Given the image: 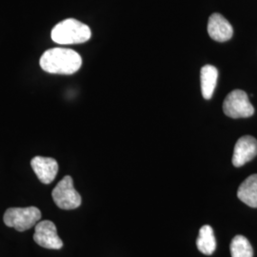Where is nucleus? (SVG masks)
Instances as JSON below:
<instances>
[{
    "mask_svg": "<svg viewBox=\"0 0 257 257\" xmlns=\"http://www.w3.org/2000/svg\"><path fill=\"white\" fill-rule=\"evenodd\" d=\"M39 65L49 74L69 75L76 73L81 68L82 58L72 49L52 48L41 55Z\"/></svg>",
    "mask_w": 257,
    "mask_h": 257,
    "instance_id": "obj_1",
    "label": "nucleus"
},
{
    "mask_svg": "<svg viewBox=\"0 0 257 257\" xmlns=\"http://www.w3.org/2000/svg\"><path fill=\"white\" fill-rule=\"evenodd\" d=\"M51 37L60 45L81 44L92 37V31L88 25L76 19H67L55 25Z\"/></svg>",
    "mask_w": 257,
    "mask_h": 257,
    "instance_id": "obj_2",
    "label": "nucleus"
},
{
    "mask_svg": "<svg viewBox=\"0 0 257 257\" xmlns=\"http://www.w3.org/2000/svg\"><path fill=\"white\" fill-rule=\"evenodd\" d=\"M41 218V212L37 207L10 208L5 211L3 220L6 226L19 231H25L34 227Z\"/></svg>",
    "mask_w": 257,
    "mask_h": 257,
    "instance_id": "obj_3",
    "label": "nucleus"
},
{
    "mask_svg": "<svg viewBox=\"0 0 257 257\" xmlns=\"http://www.w3.org/2000/svg\"><path fill=\"white\" fill-rule=\"evenodd\" d=\"M55 205L62 210H74L81 205V196L74 189L73 178L64 176L52 192Z\"/></svg>",
    "mask_w": 257,
    "mask_h": 257,
    "instance_id": "obj_4",
    "label": "nucleus"
},
{
    "mask_svg": "<svg viewBox=\"0 0 257 257\" xmlns=\"http://www.w3.org/2000/svg\"><path fill=\"white\" fill-rule=\"evenodd\" d=\"M223 110L230 118H246L254 113L248 94L242 90H234L227 95L223 103Z\"/></svg>",
    "mask_w": 257,
    "mask_h": 257,
    "instance_id": "obj_5",
    "label": "nucleus"
},
{
    "mask_svg": "<svg viewBox=\"0 0 257 257\" xmlns=\"http://www.w3.org/2000/svg\"><path fill=\"white\" fill-rule=\"evenodd\" d=\"M34 240L37 245L49 249H60L63 247V242L57 234L55 223L50 220L37 223Z\"/></svg>",
    "mask_w": 257,
    "mask_h": 257,
    "instance_id": "obj_6",
    "label": "nucleus"
},
{
    "mask_svg": "<svg viewBox=\"0 0 257 257\" xmlns=\"http://www.w3.org/2000/svg\"><path fill=\"white\" fill-rule=\"evenodd\" d=\"M257 156V140L250 136L239 138L234 146L232 164L234 167H242Z\"/></svg>",
    "mask_w": 257,
    "mask_h": 257,
    "instance_id": "obj_7",
    "label": "nucleus"
},
{
    "mask_svg": "<svg viewBox=\"0 0 257 257\" xmlns=\"http://www.w3.org/2000/svg\"><path fill=\"white\" fill-rule=\"evenodd\" d=\"M31 166L40 182L52 183L58 173V163L52 157L36 156L32 159Z\"/></svg>",
    "mask_w": 257,
    "mask_h": 257,
    "instance_id": "obj_8",
    "label": "nucleus"
},
{
    "mask_svg": "<svg viewBox=\"0 0 257 257\" xmlns=\"http://www.w3.org/2000/svg\"><path fill=\"white\" fill-rule=\"evenodd\" d=\"M208 33L211 39L225 42L230 40L233 35V29L230 22L220 14H213L208 22Z\"/></svg>",
    "mask_w": 257,
    "mask_h": 257,
    "instance_id": "obj_9",
    "label": "nucleus"
},
{
    "mask_svg": "<svg viewBox=\"0 0 257 257\" xmlns=\"http://www.w3.org/2000/svg\"><path fill=\"white\" fill-rule=\"evenodd\" d=\"M237 196L242 202L248 205V207L257 208V175L248 176L240 185Z\"/></svg>",
    "mask_w": 257,
    "mask_h": 257,
    "instance_id": "obj_10",
    "label": "nucleus"
},
{
    "mask_svg": "<svg viewBox=\"0 0 257 257\" xmlns=\"http://www.w3.org/2000/svg\"><path fill=\"white\" fill-rule=\"evenodd\" d=\"M201 91L205 99H211L216 87L218 71L212 65H205L201 69Z\"/></svg>",
    "mask_w": 257,
    "mask_h": 257,
    "instance_id": "obj_11",
    "label": "nucleus"
},
{
    "mask_svg": "<svg viewBox=\"0 0 257 257\" xmlns=\"http://www.w3.org/2000/svg\"><path fill=\"white\" fill-rule=\"evenodd\" d=\"M196 246L203 254L211 255L216 248V240L214 232L209 225H205L199 230V235L196 240Z\"/></svg>",
    "mask_w": 257,
    "mask_h": 257,
    "instance_id": "obj_12",
    "label": "nucleus"
},
{
    "mask_svg": "<svg viewBox=\"0 0 257 257\" xmlns=\"http://www.w3.org/2000/svg\"><path fill=\"white\" fill-rule=\"evenodd\" d=\"M231 257H253V249L248 239L236 235L230 243Z\"/></svg>",
    "mask_w": 257,
    "mask_h": 257,
    "instance_id": "obj_13",
    "label": "nucleus"
}]
</instances>
